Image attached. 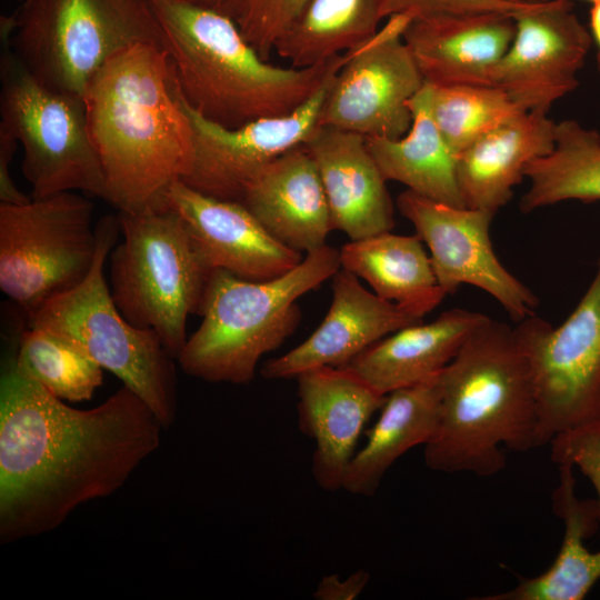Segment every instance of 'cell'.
<instances>
[{
    "label": "cell",
    "mask_w": 600,
    "mask_h": 600,
    "mask_svg": "<svg viewBox=\"0 0 600 600\" xmlns=\"http://www.w3.org/2000/svg\"><path fill=\"white\" fill-rule=\"evenodd\" d=\"M20 1H23V0H20Z\"/></svg>",
    "instance_id": "cell-41"
},
{
    "label": "cell",
    "mask_w": 600,
    "mask_h": 600,
    "mask_svg": "<svg viewBox=\"0 0 600 600\" xmlns=\"http://www.w3.org/2000/svg\"><path fill=\"white\" fill-rule=\"evenodd\" d=\"M413 17L396 14L347 58L328 83L318 126L398 139L411 127L408 102L424 79L403 40Z\"/></svg>",
    "instance_id": "cell-12"
},
{
    "label": "cell",
    "mask_w": 600,
    "mask_h": 600,
    "mask_svg": "<svg viewBox=\"0 0 600 600\" xmlns=\"http://www.w3.org/2000/svg\"><path fill=\"white\" fill-rule=\"evenodd\" d=\"M440 413L424 444L433 471L489 477L506 467L501 446L540 447L529 361L513 328L487 317L440 373Z\"/></svg>",
    "instance_id": "cell-3"
},
{
    "label": "cell",
    "mask_w": 600,
    "mask_h": 600,
    "mask_svg": "<svg viewBox=\"0 0 600 600\" xmlns=\"http://www.w3.org/2000/svg\"><path fill=\"white\" fill-rule=\"evenodd\" d=\"M332 279V300L320 326L302 343L261 368L266 379L297 378L318 367H343L367 348L408 326L422 322L409 309L367 290L340 268Z\"/></svg>",
    "instance_id": "cell-17"
},
{
    "label": "cell",
    "mask_w": 600,
    "mask_h": 600,
    "mask_svg": "<svg viewBox=\"0 0 600 600\" xmlns=\"http://www.w3.org/2000/svg\"><path fill=\"white\" fill-rule=\"evenodd\" d=\"M93 203L76 191L0 203V289L28 316L84 280L97 253Z\"/></svg>",
    "instance_id": "cell-10"
},
{
    "label": "cell",
    "mask_w": 600,
    "mask_h": 600,
    "mask_svg": "<svg viewBox=\"0 0 600 600\" xmlns=\"http://www.w3.org/2000/svg\"><path fill=\"white\" fill-rule=\"evenodd\" d=\"M340 268V251L324 244L286 274L267 281L213 269L198 311L202 321L177 358L180 368L207 382H251L260 358L297 329L301 320L297 300Z\"/></svg>",
    "instance_id": "cell-5"
},
{
    "label": "cell",
    "mask_w": 600,
    "mask_h": 600,
    "mask_svg": "<svg viewBox=\"0 0 600 600\" xmlns=\"http://www.w3.org/2000/svg\"><path fill=\"white\" fill-rule=\"evenodd\" d=\"M14 356L24 372L63 401L89 400L103 382L101 366L68 340L43 329L28 326Z\"/></svg>",
    "instance_id": "cell-30"
},
{
    "label": "cell",
    "mask_w": 600,
    "mask_h": 600,
    "mask_svg": "<svg viewBox=\"0 0 600 600\" xmlns=\"http://www.w3.org/2000/svg\"><path fill=\"white\" fill-rule=\"evenodd\" d=\"M428 84L432 118L458 157L479 138L524 112L503 90L493 86Z\"/></svg>",
    "instance_id": "cell-31"
},
{
    "label": "cell",
    "mask_w": 600,
    "mask_h": 600,
    "mask_svg": "<svg viewBox=\"0 0 600 600\" xmlns=\"http://www.w3.org/2000/svg\"><path fill=\"white\" fill-rule=\"evenodd\" d=\"M528 6H513L500 0H382L384 19L396 14L413 18L438 13L500 11L513 13Z\"/></svg>",
    "instance_id": "cell-34"
},
{
    "label": "cell",
    "mask_w": 600,
    "mask_h": 600,
    "mask_svg": "<svg viewBox=\"0 0 600 600\" xmlns=\"http://www.w3.org/2000/svg\"><path fill=\"white\" fill-rule=\"evenodd\" d=\"M83 99L106 201L128 213L168 209L169 189L190 171L193 141L163 44L138 42L114 54Z\"/></svg>",
    "instance_id": "cell-2"
},
{
    "label": "cell",
    "mask_w": 600,
    "mask_h": 600,
    "mask_svg": "<svg viewBox=\"0 0 600 600\" xmlns=\"http://www.w3.org/2000/svg\"><path fill=\"white\" fill-rule=\"evenodd\" d=\"M341 268L369 283L384 300L398 303L420 318L446 298L422 240L391 231L344 243Z\"/></svg>",
    "instance_id": "cell-26"
},
{
    "label": "cell",
    "mask_w": 600,
    "mask_h": 600,
    "mask_svg": "<svg viewBox=\"0 0 600 600\" xmlns=\"http://www.w3.org/2000/svg\"><path fill=\"white\" fill-rule=\"evenodd\" d=\"M556 124L546 112L524 111L462 151L457 174L464 207L494 214L504 207L528 164L553 150Z\"/></svg>",
    "instance_id": "cell-22"
},
{
    "label": "cell",
    "mask_w": 600,
    "mask_h": 600,
    "mask_svg": "<svg viewBox=\"0 0 600 600\" xmlns=\"http://www.w3.org/2000/svg\"><path fill=\"white\" fill-rule=\"evenodd\" d=\"M308 0H221L218 10L228 14L246 40L269 60L278 39Z\"/></svg>",
    "instance_id": "cell-32"
},
{
    "label": "cell",
    "mask_w": 600,
    "mask_h": 600,
    "mask_svg": "<svg viewBox=\"0 0 600 600\" xmlns=\"http://www.w3.org/2000/svg\"><path fill=\"white\" fill-rule=\"evenodd\" d=\"M549 443L554 463L578 468L593 486L600 522V420L561 432Z\"/></svg>",
    "instance_id": "cell-33"
},
{
    "label": "cell",
    "mask_w": 600,
    "mask_h": 600,
    "mask_svg": "<svg viewBox=\"0 0 600 600\" xmlns=\"http://www.w3.org/2000/svg\"><path fill=\"white\" fill-rule=\"evenodd\" d=\"M487 317L460 308L443 311L432 322H419L392 332L346 367L387 396L440 373Z\"/></svg>",
    "instance_id": "cell-23"
},
{
    "label": "cell",
    "mask_w": 600,
    "mask_h": 600,
    "mask_svg": "<svg viewBox=\"0 0 600 600\" xmlns=\"http://www.w3.org/2000/svg\"><path fill=\"white\" fill-rule=\"evenodd\" d=\"M1 43L0 129L23 148L22 171L31 198L80 191L106 200L83 97L38 81L12 51L3 29Z\"/></svg>",
    "instance_id": "cell-9"
},
{
    "label": "cell",
    "mask_w": 600,
    "mask_h": 600,
    "mask_svg": "<svg viewBox=\"0 0 600 600\" xmlns=\"http://www.w3.org/2000/svg\"><path fill=\"white\" fill-rule=\"evenodd\" d=\"M560 483L553 493V509L563 520L564 534L552 564L533 578L484 600H581L600 579V550H589L583 540L598 527L594 500H580L574 493L573 467L561 464Z\"/></svg>",
    "instance_id": "cell-27"
},
{
    "label": "cell",
    "mask_w": 600,
    "mask_h": 600,
    "mask_svg": "<svg viewBox=\"0 0 600 600\" xmlns=\"http://www.w3.org/2000/svg\"><path fill=\"white\" fill-rule=\"evenodd\" d=\"M583 1H588V2H590V3H593V2L600 1V0H583Z\"/></svg>",
    "instance_id": "cell-40"
},
{
    "label": "cell",
    "mask_w": 600,
    "mask_h": 600,
    "mask_svg": "<svg viewBox=\"0 0 600 600\" xmlns=\"http://www.w3.org/2000/svg\"><path fill=\"white\" fill-rule=\"evenodd\" d=\"M164 430L122 386L81 410L54 397L18 364L0 377V542L57 529L79 506L118 491L160 446Z\"/></svg>",
    "instance_id": "cell-1"
},
{
    "label": "cell",
    "mask_w": 600,
    "mask_h": 600,
    "mask_svg": "<svg viewBox=\"0 0 600 600\" xmlns=\"http://www.w3.org/2000/svg\"><path fill=\"white\" fill-rule=\"evenodd\" d=\"M17 146L18 141L0 129V203L20 204L31 199L19 190L10 174Z\"/></svg>",
    "instance_id": "cell-36"
},
{
    "label": "cell",
    "mask_w": 600,
    "mask_h": 600,
    "mask_svg": "<svg viewBox=\"0 0 600 600\" xmlns=\"http://www.w3.org/2000/svg\"><path fill=\"white\" fill-rule=\"evenodd\" d=\"M397 206L429 248L437 281L447 294L470 284L489 293L516 322L536 314L538 297L493 251L490 224L494 213L453 207L408 189L398 196Z\"/></svg>",
    "instance_id": "cell-13"
},
{
    "label": "cell",
    "mask_w": 600,
    "mask_h": 600,
    "mask_svg": "<svg viewBox=\"0 0 600 600\" xmlns=\"http://www.w3.org/2000/svg\"><path fill=\"white\" fill-rule=\"evenodd\" d=\"M152 6L182 97L226 128L294 111L347 58L346 52L308 68H283L263 59L216 8L182 0H156Z\"/></svg>",
    "instance_id": "cell-4"
},
{
    "label": "cell",
    "mask_w": 600,
    "mask_h": 600,
    "mask_svg": "<svg viewBox=\"0 0 600 600\" xmlns=\"http://www.w3.org/2000/svg\"><path fill=\"white\" fill-rule=\"evenodd\" d=\"M118 218L122 241L109 254L113 301L130 323L154 330L177 359L213 269L171 208L119 211Z\"/></svg>",
    "instance_id": "cell-7"
},
{
    "label": "cell",
    "mask_w": 600,
    "mask_h": 600,
    "mask_svg": "<svg viewBox=\"0 0 600 600\" xmlns=\"http://www.w3.org/2000/svg\"><path fill=\"white\" fill-rule=\"evenodd\" d=\"M93 266L74 288L29 313L28 326L59 336L112 372L152 410L164 429L177 419V373L173 358L152 329L130 323L120 312L104 277V263L120 234L118 216L96 224Z\"/></svg>",
    "instance_id": "cell-6"
},
{
    "label": "cell",
    "mask_w": 600,
    "mask_h": 600,
    "mask_svg": "<svg viewBox=\"0 0 600 600\" xmlns=\"http://www.w3.org/2000/svg\"><path fill=\"white\" fill-rule=\"evenodd\" d=\"M440 373L387 394L367 442L347 468L343 490L372 497L397 459L428 443L439 420Z\"/></svg>",
    "instance_id": "cell-24"
},
{
    "label": "cell",
    "mask_w": 600,
    "mask_h": 600,
    "mask_svg": "<svg viewBox=\"0 0 600 600\" xmlns=\"http://www.w3.org/2000/svg\"><path fill=\"white\" fill-rule=\"evenodd\" d=\"M592 43H594L597 70L600 74V1L591 3L589 9V28Z\"/></svg>",
    "instance_id": "cell-37"
},
{
    "label": "cell",
    "mask_w": 600,
    "mask_h": 600,
    "mask_svg": "<svg viewBox=\"0 0 600 600\" xmlns=\"http://www.w3.org/2000/svg\"><path fill=\"white\" fill-rule=\"evenodd\" d=\"M597 264L587 291L559 327L533 314L513 328L532 374L540 447L600 420V256Z\"/></svg>",
    "instance_id": "cell-11"
},
{
    "label": "cell",
    "mask_w": 600,
    "mask_h": 600,
    "mask_svg": "<svg viewBox=\"0 0 600 600\" xmlns=\"http://www.w3.org/2000/svg\"><path fill=\"white\" fill-rule=\"evenodd\" d=\"M303 144L318 169L333 229L351 240L392 230L393 203L366 137L318 126Z\"/></svg>",
    "instance_id": "cell-20"
},
{
    "label": "cell",
    "mask_w": 600,
    "mask_h": 600,
    "mask_svg": "<svg viewBox=\"0 0 600 600\" xmlns=\"http://www.w3.org/2000/svg\"><path fill=\"white\" fill-rule=\"evenodd\" d=\"M151 2L156 1V0H150ZM182 1H188V2H192V3H197V4H201V6H206V7H211V8H218L221 0H182Z\"/></svg>",
    "instance_id": "cell-39"
},
{
    "label": "cell",
    "mask_w": 600,
    "mask_h": 600,
    "mask_svg": "<svg viewBox=\"0 0 600 600\" xmlns=\"http://www.w3.org/2000/svg\"><path fill=\"white\" fill-rule=\"evenodd\" d=\"M167 202L184 220L212 269L267 281L286 274L303 259L301 252L273 238L241 202L203 194L181 180L169 189Z\"/></svg>",
    "instance_id": "cell-18"
},
{
    "label": "cell",
    "mask_w": 600,
    "mask_h": 600,
    "mask_svg": "<svg viewBox=\"0 0 600 600\" xmlns=\"http://www.w3.org/2000/svg\"><path fill=\"white\" fill-rule=\"evenodd\" d=\"M513 13L478 11L412 18L403 31L424 82L486 84L514 36Z\"/></svg>",
    "instance_id": "cell-19"
},
{
    "label": "cell",
    "mask_w": 600,
    "mask_h": 600,
    "mask_svg": "<svg viewBox=\"0 0 600 600\" xmlns=\"http://www.w3.org/2000/svg\"><path fill=\"white\" fill-rule=\"evenodd\" d=\"M332 76L294 111L237 128H226L197 112L184 100L172 76L173 91L189 119L193 141L191 168L181 181L203 194L241 202L247 187L264 167L303 144L318 127Z\"/></svg>",
    "instance_id": "cell-14"
},
{
    "label": "cell",
    "mask_w": 600,
    "mask_h": 600,
    "mask_svg": "<svg viewBox=\"0 0 600 600\" xmlns=\"http://www.w3.org/2000/svg\"><path fill=\"white\" fill-rule=\"evenodd\" d=\"M299 429L314 441L312 476L327 491L342 489L358 439L387 396L348 367H318L297 376Z\"/></svg>",
    "instance_id": "cell-16"
},
{
    "label": "cell",
    "mask_w": 600,
    "mask_h": 600,
    "mask_svg": "<svg viewBox=\"0 0 600 600\" xmlns=\"http://www.w3.org/2000/svg\"><path fill=\"white\" fill-rule=\"evenodd\" d=\"M429 84L408 102L411 127L398 139L366 138L381 174L431 200L464 207L457 174L458 156L439 131L429 106Z\"/></svg>",
    "instance_id": "cell-25"
},
{
    "label": "cell",
    "mask_w": 600,
    "mask_h": 600,
    "mask_svg": "<svg viewBox=\"0 0 600 600\" xmlns=\"http://www.w3.org/2000/svg\"><path fill=\"white\" fill-rule=\"evenodd\" d=\"M1 29L38 81L81 97L121 50L138 42L163 44L150 0H23L1 18Z\"/></svg>",
    "instance_id": "cell-8"
},
{
    "label": "cell",
    "mask_w": 600,
    "mask_h": 600,
    "mask_svg": "<svg viewBox=\"0 0 600 600\" xmlns=\"http://www.w3.org/2000/svg\"><path fill=\"white\" fill-rule=\"evenodd\" d=\"M241 203L273 238L301 253L323 247L333 230L318 169L304 144L264 167Z\"/></svg>",
    "instance_id": "cell-21"
},
{
    "label": "cell",
    "mask_w": 600,
    "mask_h": 600,
    "mask_svg": "<svg viewBox=\"0 0 600 600\" xmlns=\"http://www.w3.org/2000/svg\"><path fill=\"white\" fill-rule=\"evenodd\" d=\"M383 19L382 0H308L274 51L291 67L316 66L367 42Z\"/></svg>",
    "instance_id": "cell-28"
},
{
    "label": "cell",
    "mask_w": 600,
    "mask_h": 600,
    "mask_svg": "<svg viewBox=\"0 0 600 600\" xmlns=\"http://www.w3.org/2000/svg\"><path fill=\"white\" fill-rule=\"evenodd\" d=\"M500 1L513 4V6H533V4L546 3L552 0H500Z\"/></svg>",
    "instance_id": "cell-38"
},
{
    "label": "cell",
    "mask_w": 600,
    "mask_h": 600,
    "mask_svg": "<svg viewBox=\"0 0 600 600\" xmlns=\"http://www.w3.org/2000/svg\"><path fill=\"white\" fill-rule=\"evenodd\" d=\"M530 186L520 200L524 213L568 200H600V133L566 119L556 124L553 150L524 170Z\"/></svg>",
    "instance_id": "cell-29"
},
{
    "label": "cell",
    "mask_w": 600,
    "mask_h": 600,
    "mask_svg": "<svg viewBox=\"0 0 600 600\" xmlns=\"http://www.w3.org/2000/svg\"><path fill=\"white\" fill-rule=\"evenodd\" d=\"M514 36L490 73L488 86L503 90L524 111L548 113L578 86L592 40L571 0H552L513 12Z\"/></svg>",
    "instance_id": "cell-15"
},
{
    "label": "cell",
    "mask_w": 600,
    "mask_h": 600,
    "mask_svg": "<svg viewBox=\"0 0 600 600\" xmlns=\"http://www.w3.org/2000/svg\"><path fill=\"white\" fill-rule=\"evenodd\" d=\"M369 573L359 569L344 580L338 574L326 576L318 583L313 598L317 600H354L366 588Z\"/></svg>",
    "instance_id": "cell-35"
}]
</instances>
